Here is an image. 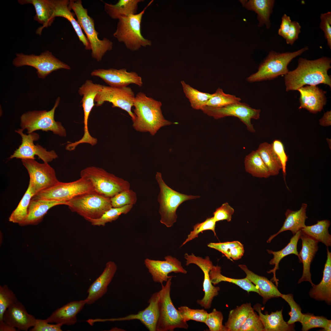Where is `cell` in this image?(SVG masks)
Returning <instances> with one entry per match:
<instances>
[{
  "instance_id": "obj_1",
  "label": "cell",
  "mask_w": 331,
  "mask_h": 331,
  "mask_svg": "<svg viewBox=\"0 0 331 331\" xmlns=\"http://www.w3.org/2000/svg\"><path fill=\"white\" fill-rule=\"evenodd\" d=\"M330 58L322 57L310 60L300 57L296 68L285 75L286 90H297L305 85L323 84L331 87V79L328 71L331 68Z\"/></svg>"
},
{
  "instance_id": "obj_2",
  "label": "cell",
  "mask_w": 331,
  "mask_h": 331,
  "mask_svg": "<svg viewBox=\"0 0 331 331\" xmlns=\"http://www.w3.org/2000/svg\"><path fill=\"white\" fill-rule=\"evenodd\" d=\"M161 102L139 92L135 96L133 110L136 118L132 126L137 131L149 132L154 135L162 127L173 123L166 119L161 110Z\"/></svg>"
},
{
  "instance_id": "obj_3",
  "label": "cell",
  "mask_w": 331,
  "mask_h": 331,
  "mask_svg": "<svg viewBox=\"0 0 331 331\" xmlns=\"http://www.w3.org/2000/svg\"><path fill=\"white\" fill-rule=\"evenodd\" d=\"M153 2V0L151 1L139 13L121 16L118 19L116 29L113 36L132 51H137L142 47L152 44L150 40L145 38L142 35L141 24L146 10Z\"/></svg>"
},
{
  "instance_id": "obj_4",
  "label": "cell",
  "mask_w": 331,
  "mask_h": 331,
  "mask_svg": "<svg viewBox=\"0 0 331 331\" xmlns=\"http://www.w3.org/2000/svg\"><path fill=\"white\" fill-rule=\"evenodd\" d=\"M69 7L74 13L77 21L84 32L90 45L91 55L97 61H101L106 53L112 48V42L106 38L102 40L98 37L99 33L95 28L94 21L89 15L81 0H70Z\"/></svg>"
},
{
  "instance_id": "obj_5",
  "label": "cell",
  "mask_w": 331,
  "mask_h": 331,
  "mask_svg": "<svg viewBox=\"0 0 331 331\" xmlns=\"http://www.w3.org/2000/svg\"><path fill=\"white\" fill-rule=\"evenodd\" d=\"M155 179L160 188L158 197L160 204V221L167 227H170L177 221L176 211L180 205L186 200L198 198L200 196L188 195L173 189L166 184L160 172L156 173Z\"/></svg>"
},
{
  "instance_id": "obj_6",
  "label": "cell",
  "mask_w": 331,
  "mask_h": 331,
  "mask_svg": "<svg viewBox=\"0 0 331 331\" xmlns=\"http://www.w3.org/2000/svg\"><path fill=\"white\" fill-rule=\"evenodd\" d=\"M308 49V47L306 46L293 52L271 51L260 65L258 71L248 77L247 81L252 82L270 80L280 75H285L289 71L287 66L290 62Z\"/></svg>"
},
{
  "instance_id": "obj_7",
  "label": "cell",
  "mask_w": 331,
  "mask_h": 331,
  "mask_svg": "<svg viewBox=\"0 0 331 331\" xmlns=\"http://www.w3.org/2000/svg\"><path fill=\"white\" fill-rule=\"evenodd\" d=\"M80 176L91 183L95 191L109 198L130 188L128 181L98 167L91 166L86 168L81 171Z\"/></svg>"
},
{
  "instance_id": "obj_8",
  "label": "cell",
  "mask_w": 331,
  "mask_h": 331,
  "mask_svg": "<svg viewBox=\"0 0 331 331\" xmlns=\"http://www.w3.org/2000/svg\"><path fill=\"white\" fill-rule=\"evenodd\" d=\"M60 101V98L58 97L53 107L49 111L34 110L23 114L20 117L21 128L27 130L28 134L41 130L46 131H51L55 135L66 137V129L60 122L56 121L54 118L55 110Z\"/></svg>"
},
{
  "instance_id": "obj_9",
  "label": "cell",
  "mask_w": 331,
  "mask_h": 331,
  "mask_svg": "<svg viewBox=\"0 0 331 331\" xmlns=\"http://www.w3.org/2000/svg\"><path fill=\"white\" fill-rule=\"evenodd\" d=\"M169 278L165 285L161 284L159 291L158 317L156 331H173L177 328L187 329L189 326L181 316L174 305L170 297L171 279Z\"/></svg>"
},
{
  "instance_id": "obj_10",
  "label": "cell",
  "mask_w": 331,
  "mask_h": 331,
  "mask_svg": "<svg viewBox=\"0 0 331 331\" xmlns=\"http://www.w3.org/2000/svg\"><path fill=\"white\" fill-rule=\"evenodd\" d=\"M69 209L89 221L100 218L112 207L110 198L95 191L79 196L67 202Z\"/></svg>"
},
{
  "instance_id": "obj_11",
  "label": "cell",
  "mask_w": 331,
  "mask_h": 331,
  "mask_svg": "<svg viewBox=\"0 0 331 331\" xmlns=\"http://www.w3.org/2000/svg\"><path fill=\"white\" fill-rule=\"evenodd\" d=\"M95 191L91 183L80 177L69 182L59 181L53 186L37 193L32 199H44L68 202L79 196Z\"/></svg>"
},
{
  "instance_id": "obj_12",
  "label": "cell",
  "mask_w": 331,
  "mask_h": 331,
  "mask_svg": "<svg viewBox=\"0 0 331 331\" xmlns=\"http://www.w3.org/2000/svg\"><path fill=\"white\" fill-rule=\"evenodd\" d=\"M12 63L16 67L28 66L35 68L38 77L42 79L59 69H70V66L56 58L48 50L38 55L17 53Z\"/></svg>"
},
{
  "instance_id": "obj_13",
  "label": "cell",
  "mask_w": 331,
  "mask_h": 331,
  "mask_svg": "<svg viewBox=\"0 0 331 331\" xmlns=\"http://www.w3.org/2000/svg\"><path fill=\"white\" fill-rule=\"evenodd\" d=\"M201 110L204 113L216 119L230 116L237 117L252 133L255 132L256 131L251 120L258 119L261 111L260 109L253 108L247 104L240 102L219 108L205 106Z\"/></svg>"
},
{
  "instance_id": "obj_14",
  "label": "cell",
  "mask_w": 331,
  "mask_h": 331,
  "mask_svg": "<svg viewBox=\"0 0 331 331\" xmlns=\"http://www.w3.org/2000/svg\"><path fill=\"white\" fill-rule=\"evenodd\" d=\"M21 161L29 174V185L34 196L59 181L55 170L48 163H41L32 159H23Z\"/></svg>"
},
{
  "instance_id": "obj_15",
  "label": "cell",
  "mask_w": 331,
  "mask_h": 331,
  "mask_svg": "<svg viewBox=\"0 0 331 331\" xmlns=\"http://www.w3.org/2000/svg\"><path fill=\"white\" fill-rule=\"evenodd\" d=\"M135 98L134 93L130 87L103 85L95 97V101L97 106L102 105L106 101L111 103L113 107L119 108L127 112L133 121L136 116L131 109L134 106Z\"/></svg>"
},
{
  "instance_id": "obj_16",
  "label": "cell",
  "mask_w": 331,
  "mask_h": 331,
  "mask_svg": "<svg viewBox=\"0 0 331 331\" xmlns=\"http://www.w3.org/2000/svg\"><path fill=\"white\" fill-rule=\"evenodd\" d=\"M21 128L15 130V132L19 134L21 138V143L18 148L14 151L10 157L23 159H35V155L38 156L44 162L48 163L58 158V156L54 150L47 151L39 144L35 145L34 141L38 140L40 138L38 134L33 132L28 135L23 132Z\"/></svg>"
},
{
  "instance_id": "obj_17",
  "label": "cell",
  "mask_w": 331,
  "mask_h": 331,
  "mask_svg": "<svg viewBox=\"0 0 331 331\" xmlns=\"http://www.w3.org/2000/svg\"><path fill=\"white\" fill-rule=\"evenodd\" d=\"M186 265L194 264L198 266L203 271L204 274L203 283V291L204 294L203 298L196 301L197 303L202 307L208 309L211 307L214 298L219 294L220 288L212 285L209 276V272L213 265L208 256L205 258L196 256L193 253L189 255L186 253L184 255Z\"/></svg>"
},
{
  "instance_id": "obj_18",
  "label": "cell",
  "mask_w": 331,
  "mask_h": 331,
  "mask_svg": "<svg viewBox=\"0 0 331 331\" xmlns=\"http://www.w3.org/2000/svg\"><path fill=\"white\" fill-rule=\"evenodd\" d=\"M164 259L165 260L160 261L146 258L144 260V264L154 282L161 284L166 282L169 278L174 277L168 276L172 272L187 274V271L177 258L168 255Z\"/></svg>"
},
{
  "instance_id": "obj_19",
  "label": "cell",
  "mask_w": 331,
  "mask_h": 331,
  "mask_svg": "<svg viewBox=\"0 0 331 331\" xmlns=\"http://www.w3.org/2000/svg\"><path fill=\"white\" fill-rule=\"evenodd\" d=\"M102 86L87 80L78 90L79 94L82 97V102L84 111V133L80 139L82 143L90 144L94 140V138L91 136L88 130V120L90 112L95 105V97L102 89Z\"/></svg>"
},
{
  "instance_id": "obj_20",
  "label": "cell",
  "mask_w": 331,
  "mask_h": 331,
  "mask_svg": "<svg viewBox=\"0 0 331 331\" xmlns=\"http://www.w3.org/2000/svg\"><path fill=\"white\" fill-rule=\"evenodd\" d=\"M91 75L100 78L112 87L127 86L131 84L141 86L143 84L142 78L136 73L127 72L126 69H96L91 72Z\"/></svg>"
},
{
  "instance_id": "obj_21",
  "label": "cell",
  "mask_w": 331,
  "mask_h": 331,
  "mask_svg": "<svg viewBox=\"0 0 331 331\" xmlns=\"http://www.w3.org/2000/svg\"><path fill=\"white\" fill-rule=\"evenodd\" d=\"M159 291L154 293L148 301V306L144 310L137 314H131L123 318L104 319H99L100 321L139 320L150 331H156V326L158 315Z\"/></svg>"
},
{
  "instance_id": "obj_22",
  "label": "cell",
  "mask_w": 331,
  "mask_h": 331,
  "mask_svg": "<svg viewBox=\"0 0 331 331\" xmlns=\"http://www.w3.org/2000/svg\"><path fill=\"white\" fill-rule=\"evenodd\" d=\"M36 318L27 311L25 306L18 301L9 306L5 312L2 321L18 330L27 331L35 325Z\"/></svg>"
},
{
  "instance_id": "obj_23",
  "label": "cell",
  "mask_w": 331,
  "mask_h": 331,
  "mask_svg": "<svg viewBox=\"0 0 331 331\" xmlns=\"http://www.w3.org/2000/svg\"><path fill=\"white\" fill-rule=\"evenodd\" d=\"M297 90L300 94L299 109L305 108L310 112L316 113L321 111L326 104V92L316 86H303Z\"/></svg>"
},
{
  "instance_id": "obj_24",
  "label": "cell",
  "mask_w": 331,
  "mask_h": 331,
  "mask_svg": "<svg viewBox=\"0 0 331 331\" xmlns=\"http://www.w3.org/2000/svg\"><path fill=\"white\" fill-rule=\"evenodd\" d=\"M117 270L115 262L109 261L101 275L91 284L87 290L88 295L85 299L86 304H91L102 297L107 292L108 287Z\"/></svg>"
},
{
  "instance_id": "obj_25",
  "label": "cell",
  "mask_w": 331,
  "mask_h": 331,
  "mask_svg": "<svg viewBox=\"0 0 331 331\" xmlns=\"http://www.w3.org/2000/svg\"><path fill=\"white\" fill-rule=\"evenodd\" d=\"M302 241V247L299 254V260L303 264V272L298 283L304 281H308L312 287L315 284L311 279L310 272L311 263L318 250V242L306 234L301 231L300 236Z\"/></svg>"
},
{
  "instance_id": "obj_26",
  "label": "cell",
  "mask_w": 331,
  "mask_h": 331,
  "mask_svg": "<svg viewBox=\"0 0 331 331\" xmlns=\"http://www.w3.org/2000/svg\"><path fill=\"white\" fill-rule=\"evenodd\" d=\"M51 7L52 18L56 17L64 18L69 21L72 25L79 40L85 47L86 49L91 50L89 43L77 21L74 17L73 13L71 11L69 7L70 0H50Z\"/></svg>"
},
{
  "instance_id": "obj_27",
  "label": "cell",
  "mask_w": 331,
  "mask_h": 331,
  "mask_svg": "<svg viewBox=\"0 0 331 331\" xmlns=\"http://www.w3.org/2000/svg\"><path fill=\"white\" fill-rule=\"evenodd\" d=\"M86 304V299L70 302L54 311L44 320L49 323L72 325L77 321V315Z\"/></svg>"
},
{
  "instance_id": "obj_28",
  "label": "cell",
  "mask_w": 331,
  "mask_h": 331,
  "mask_svg": "<svg viewBox=\"0 0 331 331\" xmlns=\"http://www.w3.org/2000/svg\"><path fill=\"white\" fill-rule=\"evenodd\" d=\"M59 205H67V202L44 199H31L28 208V214L21 226L36 225L40 223L51 207Z\"/></svg>"
},
{
  "instance_id": "obj_29",
  "label": "cell",
  "mask_w": 331,
  "mask_h": 331,
  "mask_svg": "<svg viewBox=\"0 0 331 331\" xmlns=\"http://www.w3.org/2000/svg\"><path fill=\"white\" fill-rule=\"evenodd\" d=\"M327 258L325 265L323 276L320 282L314 285L309 292L310 296L316 300L324 301L331 304V253L327 249Z\"/></svg>"
},
{
  "instance_id": "obj_30",
  "label": "cell",
  "mask_w": 331,
  "mask_h": 331,
  "mask_svg": "<svg viewBox=\"0 0 331 331\" xmlns=\"http://www.w3.org/2000/svg\"><path fill=\"white\" fill-rule=\"evenodd\" d=\"M238 266L245 272L246 277L258 287L260 295L263 298L264 304L272 298L281 297L282 293L271 280L255 274L249 269L245 265L239 264Z\"/></svg>"
},
{
  "instance_id": "obj_31",
  "label": "cell",
  "mask_w": 331,
  "mask_h": 331,
  "mask_svg": "<svg viewBox=\"0 0 331 331\" xmlns=\"http://www.w3.org/2000/svg\"><path fill=\"white\" fill-rule=\"evenodd\" d=\"M262 308L261 304L257 303L254 306L253 309L258 313L265 331L295 330L294 324L289 325L284 320L282 315L283 309L280 311L272 312L270 314L265 312L264 314L261 312Z\"/></svg>"
},
{
  "instance_id": "obj_32",
  "label": "cell",
  "mask_w": 331,
  "mask_h": 331,
  "mask_svg": "<svg viewBox=\"0 0 331 331\" xmlns=\"http://www.w3.org/2000/svg\"><path fill=\"white\" fill-rule=\"evenodd\" d=\"M307 204L302 203L300 208L296 211L288 209L285 213L286 219L283 225L276 233L271 235L267 241L269 243L272 240L280 233L289 230L294 235L298 231L306 226L305 222L308 218L306 214Z\"/></svg>"
},
{
  "instance_id": "obj_33",
  "label": "cell",
  "mask_w": 331,
  "mask_h": 331,
  "mask_svg": "<svg viewBox=\"0 0 331 331\" xmlns=\"http://www.w3.org/2000/svg\"><path fill=\"white\" fill-rule=\"evenodd\" d=\"M18 2L22 5L32 4L34 6L36 11L34 19L42 25L37 29V34L40 35L44 28L51 25L55 19L52 18L50 0H19Z\"/></svg>"
},
{
  "instance_id": "obj_34",
  "label": "cell",
  "mask_w": 331,
  "mask_h": 331,
  "mask_svg": "<svg viewBox=\"0 0 331 331\" xmlns=\"http://www.w3.org/2000/svg\"><path fill=\"white\" fill-rule=\"evenodd\" d=\"M301 234V230L298 231L291 238L288 244L280 250L273 251L272 250H267V251L269 253L272 254L273 256V258L269 262V264L270 265H275L274 268L268 271L267 272L268 273H273V276L271 280L276 283L277 287L278 284V280L276 278V270L279 269V264L280 261L285 256L290 254H294L297 255L299 259L297 246Z\"/></svg>"
},
{
  "instance_id": "obj_35",
  "label": "cell",
  "mask_w": 331,
  "mask_h": 331,
  "mask_svg": "<svg viewBox=\"0 0 331 331\" xmlns=\"http://www.w3.org/2000/svg\"><path fill=\"white\" fill-rule=\"evenodd\" d=\"M254 310L250 303H243L230 310L224 331H239L249 315Z\"/></svg>"
},
{
  "instance_id": "obj_36",
  "label": "cell",
  "mask_w": 331,
  "mask_h": 331,
  "mask_svg": "<svg viewBox=\"0 0 331 331\" xmlns=\"http://www.w3.org/2000/svg\"><path fill=\"white\" fill-rule=\"evenodd\" d=\"M241 1L246 8L254 11L257 14L260 26L264 24L267 29L270 28L269 17L274 6V0H250L248 1Z\"/></svg>"
},
{
  "instance_id": "obj_37",
  "label": "cell",
  "mask_w": 331,
  "mask_h": 331,
  "mask_svg": "<svg viewBox=\"0 0 331 331\" xmlns=\"http://www.w3.org/2000/svg\"><path fill=\"white\" fill-rule=\"evenodd\" d=\"M142 0H119L115 4L105 3L104 9L112 18L137 14L138 5Z\"/></svg>"
},
{
  "instance_id": "obj_38",
  "label": "cell",
  "mask_w": 331,
  "mask_h": 331,
  "mask_svg": "<svg viewBox=\"0 0 331 331\" xmlns=\"http://www.w3.org/2000/svg\"><path fill=\"white\" fill-rule=\"evenodd\" d=\"M221 267L218 265H213L210 270L209 276L212 284L215 285L222 281L227 282L235 284L248 293L254 292L260 295L258 287L246 277L242 279L228 277L221 274Z\"/></svg>"
},
{
  "instance_id": "obj_39",
  "label": "cell",
  "mask_w": 331,
  "mask_h": 331,
  "mask_svg": "<svg viewBox=\"0 0 331 331\" xmlns=\"http://www.w3.org/2000/svg\"><path fill=\"white\" fill-rule=\"evenodd\" d=\"M257 150L268 168L270 176L278 175L282 169V166L272 143L267 142L262 143Z\"/></svg>"
},
{
  "instance_id": "obj_40",
  "label": "cell",
  "mask_w": 331,
  "mask_h": 331,
  "mask_svg": "<svg viewBox=\"0 0 331 331\" xmlns=\"http://www.w3.org/2000/svg\"><path fill=\"white\" fill-rule=\"evenodd\" d=\"M244 165L245 171L253 177L267 178L271 176L257 150L252 151L245 156Z\"/></svg>"
},
{
  "instance_id": "obj_41",
  "label": "cell",
  "mask_w": 331,
  "mask_h": 331,
  "mask_svg": "<svg viewBox=\"0 0 331 331\" xmlns=\"http://www.w3.org/2000/svg\"><path fill=\"white\" fill-rule=\"evenodd\" d=\"M330 224V221L328 220L318 221L315 224L306 226L301 231L318 242H322L328 247L331 245V235L328 231Z\"/></svg>"
},
{
  "instance_id": "obj_42",
  "label": "cell",
  "mask_w": 331,
  "mask_h": 331,
  "mask_svg": "<svg viewBox=\"0 0 331 331\" xmlns=\"http://www.w3.org/2000/svg\"><path fill=\"white\" fill-rule=\"evenodd\" d=\"M301 29V26L298 22L292 21L290 17L285 14L282 17L278 33L286 40L287 44L292 45L298 39Z\"/></svg>"
},
{
  "instance_id": "obj_43",
  "label": "cell",
  "mask_w": 331,
  "mask_h": 331,
  "mask_svg": "<svg viewBox=\"0 0 331 331\" xmlns=\"http://www.w3.org/2000/svg\"><path fill=\"white\" fill-rule=\"evenodd\" d=\"M181 83L184 92L193 108L201 110L206 105L212 94L200 92L186 84L183 81L181 82Z\"/></svg>"
},
{
  "instance_id": "obj_44",
  "label": "cell",
  "mask_w": 331,
  "mask_h": 331,
  "mask_svg": "<svg viewBox=\"0 0 331 331\" xmlns=\"http://www.w3.org/2000/svg\"><path fill=\"white\" fill-rule=\"evenodd\" d=\"M33 196L29 185L17 206L10 216L9 220L10 222L19 225L25 220L28 214L29 203Z\"/></svg>"
},
{
  "instance_id": "obj_45",
  "label": "cell",
  "mask_w": 331,
  "mask_h": 331,
  "mask_svg": "<svg viewBox=\"0 0 331 331\" xmlns=\"http://www.w3.org/2000/svg\"><path fill=\"white\" fill-rule=\"evenodd\" d=\"M133 205L129 204L120 207H112L105 212L100 218L90 220L92 225L104 226L106 224L115 221L122 214L128 213L133 207Z\"/></svg>"
},
{
  "instance_id": "obj_46",
  "label": "cell",
  "mask_w": 331,
  "mask_h": 331,
  "mask_svg": "<svg viewBox=\"0 0 331 331\" xmlns=\"http://www.w3.org/2000/svg\"><path fill=\"white\" fill-rule=\"evenodd\" d=\"M241 99L235 96L224 93L223 89L218 88L207 101L206 105L219 108L240 102Z\"/></svg>"
},
{
  "instance_id": "obj_47",
  "label": "cell",
  "mask_w": 331,
  "mask_h": 331,
  "mask_svg": "<svg viewBox=\"0 0 331 331\" xmlns=\"http://www.w3.org/2000/svg\"><path fill=\"white\" fill-rule=\"evenodd\" d=\"M137 200L136 193L130 189L122 191L110 198L112 207H120L129 205L135 204Z\"/></svg>"
},
{
  "instance_id": "obj_48",
  "label": "cell",
  "mask_w": 331,
  "mask_h": 331,
  "mask_svg": "<svg viewBox=\"0 0 331 331\" xmlns=\"http://www.w3.org/2000/svg\"><path fill=\"white\" fill-rule=\"evenodd\" d=\"M18 299L13 291L6 284L0 286V321H2L4 314L11 305Z\"/></svg>"
},
{
  "instance_id": "obj_49",
  "label": "cell",
  "mask_w": 331,
  "mask_h": 331,
  "mask_svg": "<svg viewBox=\"0 0 331 331\" xmlns=\"http://www.w3.org/2000/svg\"><path fill=\"white\" fill-rule=\"evenodd\" d=\"M178 310L182 319L186 322L191 320L204 323L208 313L204 309H192L186 306L179 307Z\"/></svg>"
},
{
  "instance_id": "obj_50",
  "label": "cell",
  "mask_w": 331,
  "mask_h": 331,
  "mask_svg": "<svg viewBox=\"0 0 331 331\" xmlns=\"http://www.w3.org/2000/svg\"><path fill=\"white\" fill-rule=\"evenodd\" d=\"M328 319L322 316H316L310 313L303 314L300 321L302 330L307 331L316 328H324Z\"/></svg>"
},
{
  "instance_id": "obj_51",
  "label": "cell",
  "mask_w": 331,
  "mask_h": 331,
  "mask_svg": "<svg viewBox=\"0 0 331 331\" xmlns=\"http://www.w3.org/2000/svg\"><path fill=\"white\" fill-rule=\"evenodd\" d=\"M216 222L214 220L213 217L207 219L204 221L200 223H197L193 226V230L191 231L188 235L187 238L181 245V247L186 244L187 242L197 238L200 233H202L206 230H211L214 233L215 236H216L215 232V227Z\"/></svg>"
},
{
  "instance_id": "obj_52",
  "label": "cell",
  "mask_w": 331,
  "mask_h": 331,
  "mask_svg": "<svg viewBox=\"0 0 331 331\" xmlns=\"http://www.w3.org/2000/svg\"><path fill=\"white\" fill-rule=\"evenodd\" d=\"M281 297L287 302L291 308V311L288 313L290 318L287 322V323L289 325H292L297 322H300L303 313L301 312V308L294 300L293 295L291 294H282Z\"/></svg>"
},
{
  "instance_id": "obj_53",
  "label": "cell",
  "mask_w": 331,
  "mask_h": 331,
  "mask_svg": "<svg viewBox=\"0 0 331 331\" xmlns=\"http://www.w3.org/2000/svg\"><path fill=\"white\" fill-rule=\"evenodd\" d=\"M223 318L222 312L214 308L212 311L208 313L204 323L210 331H224L223 325Z\"/></svg>"
},
{
  "instance_id": "obj_54",
  "label": "cell",
  "mask_w": 331,
  "mask_h": 331,
  "mask_svg": "<svg viewBox=\"0 0 331 331\" xmlns=\"http://www.w3.org/2000/svg\"><path fill=\"white\" fill-rule=\"evenodd\" d=\"M239 331H265L259 315L253 311L240 328Z\"/></svg>"
},
{
  "instance_id": "obj_55",
  "label": "cell",
  "mask_w": 331,
  "mask_h": 331,
  "mask_svg": "<svg viewBox=\"0 0 331 331\" xmlns=\"http://www.w3.org/2000/svg\"><path fill=\"white\" fill-rule=\"evenodd\" d=\"M234 212V209L228 203L226 202L216 209L213 213V217L216 222L223 220L229 222L231 220Z\"/></svg>"
},
{
  "instance_id": "obj_56",
  "label": "cell",
  "mask_w": 331,
  "mask_h": 331,
  "mask_svg": "<svg viewBox=\"0 0 331 331\" xmlns=\"http://www.w3.org/2000/svg\"><path fill=\"white\" fill-rule=\"evenodd\" d=\"M321 21L319 27L324 32V36L327 44L331 49V12L321 13L320 15Z\"/></svg>"
},
{
  "instance_id": "obj_57",
  "label": "cell",
  "mask_w": 331,
  "mask_h": 331,
  "mask_svg": "<svg viewBox=\"0 0 331 331\" xmlns=\"http://www.w3.org/2000/svg\"><path fill=\"white\" fill-rule=\"evenodd\" d=\"M242 244L238 241H234L219 243L211 242L209 243L207 245V246L220 252L228 259L231 260L230 257V249L233 247Z\"/></svg>"
},
{
  "instance_id": "obj_58",
  "label": "cell",
  "mask_w": 331,
  "mask_h": 331,
  "mask_svg": "<svg viewBox=\"0 0 331 331\" xmlns=\"http://www.w3.org/2000/svg\"><path fill=\"white\" fill-rule=\"evenodd\" d=\"M272 144L275 153L281 162L283 177L285 180L286 175V164L288 157L285 152L283 145L281 141L278 140H275Z\"/></svg>"
},
{
  "instance_id": "obj_59",
  "label": "cell",
  "mask_w": 331,
  "mask_h": 331,
  "mask_svg": "<svg viewBox=\"0 0 331 331\" xmlns=\"http://www.w3.org/2000/svg\"><path fill=\"white\" fill-rule=\"evenodd\" d=\"M61 324H52L44 319H36L34 325L30 329V331H62Z\"/></svg>"
},
{
  "instance_id": "obj_60",
  "label": "cell",
  "mask_w": 331,
  "mask_h": 331,
  "mask_svg": "<svg viewBox=\"0 0 331 331\" xmlns=\"http://www.w3.org/2000/svg\"><path fill=\"white\" fill-rule=\"evenodd\" d=\"M244 253V250L243 244L232 248L230 252V257L234 260H237L241 258Z\"/></svg>"
},
{
  "instance_id": "obj_61",
  "label": "cell",
  "mask_w": 331,
  "mask_h": 331,
  "mask_svg": "<svg viewBox=\"0 0 331 331\" xmlns=\"http://www.w3.org/2000/svg\"><path fill=\"white\" fill-rule=\"evenodd\" d=\"M320 125L323 127H327L331 125V111H328L325 112L322 117L319 120Z\"/></svg>"
},
{
  "instance_id": "obj_62",
  "label": "cell",
  "mask_w": 331,
  "mask_h": 331,
  "mask_svg": "<svg viewBox=\"0 0 331 331\" xmlns=\"http://www.w3.org/2000/svg\"><path fill=\"white\" fill-rule=\"evenodd\" d=\"M0 331H16V328L3 321H0Z\"/></svg>"
},
{
  "instance_id": "obj_63",
  "label": "cell",
  "mask_w": 331,
  "mask_h": 331,
  "mask_svg": "<svg viewBox=\"0 0 331 331\" xmlns=\"http://www.w3.org/2000/svg\"><path fill=\"white\" fill-rule=\"evenodd\" d=\"M323 330L325 331H331V320H328L324 328H323Z\"/></svg>"
},
{
  "instance_id": "obj_64",
  "label": "cell",
  "mask_w": 331,
  "mask_h": 331,
  "mask_svg": "<svg viewBox=\"0 0 331 331\" xmlns=\"http://www.w3.org/2000/svg\"><path fill=\"white\" fill-rule=\"evenodd\" d=\"M326 140H327V143H328V144L329 146V148L330 147V149H331V139H329V138H326Z\"/></svg>"
}]
</instances>
